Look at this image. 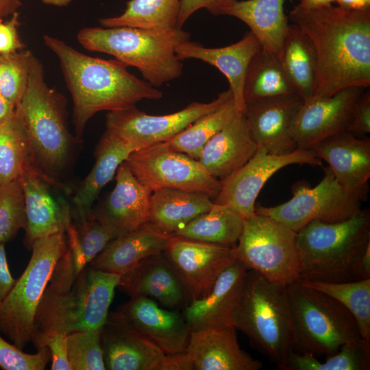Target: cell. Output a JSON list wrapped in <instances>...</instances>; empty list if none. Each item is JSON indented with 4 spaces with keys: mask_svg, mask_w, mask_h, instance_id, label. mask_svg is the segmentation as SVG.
<instances>
[{
    "mask_svg": "<svg viewBox=\"0 0 370 370\" xmlns=\"http://www.w3.org/2000/svg\"><path fill=\"white\" fill-rule=\"evenodd\" d=\"M289 18L308 38L316 54L312 97L369 87L370 10L351 11L332 5L306 10L295 5Z\"/></svg>",
    "mask_w": 370,
    "mask_h": 370,
    "instance_id": "1",
    "label": "cell"
},
{
    "mask_svg": "<svg viewBox=\"0 0 370 370\" xmlns=\"http://www.w3.org/2000/svg\"><path fill=\"white\" fill-rule=\"evenodd\" d=\"M43 41L60 61L73 101V123L79 140L96 113L125 110L142 100L163 97L162 92L130 73L128 66L116 59L91 57L49 35H45Z\"/></svg>",
    "mask_w": 370,
    "mask_h": 370,
    "instance_id": "2",
    "label": "cell"
},
{
    "mask_svg": "<svg viewBox=\"0 0 370 370\" xmlns=\"http://www.w3.org/2000/svg\"><path fill=\"white\" fill-rule=\"evenodd\" d=\"M121 277L89 265L75 276L59 260L38 306L32 341L53 331L102 330Z\"/></svg>",
    "mask_w": 370,
    "mask_h": 370,
    "instance_id": "3",
    "label": "cell"
},
{
    "mask_svg": "<svg viewBox=\"0 0 370 370\" xmlns=\"http://www.w3.org/2000/svg\"><path fill=\"white\" fill-rule=\"evenodd\" d=\"M44 74L42 64L34 56L28 85L15 114L26 133L36 169L63 183L78 139L67 126L64 97L48 86Z\"/></svg>",
    "mask_w": 370,
    "mask_h": 370,
    "instance_id": "4",
    "label": "cell"
},
{
    "mask_svg": "<svg viewBox=\"0 0 370 370\" xmlns=\"http://www.w3.org/2000/svg\"><path fill=\"white\" fill-rule=\"evenodd\" d=\"M299 280L345 282L359 280V266L370 245L368 208L343 221L314 220L297 232Z\"/></svg>",
    "mask_w": 370,
    "mask_h": 370,
    "instance_id": "5",
    "label": "cell"
},
{
    "mask_svg": "<svg viewBox=\"0 0 370 370\" xmlns=\"http://www.w3.org/2000/svg\"><path fill=\"white\" fill-rule=\"evenodd\" d=\"M77 39L88 51L111 55L127 66L136 67L144 80L158 88L182 75L183 64L175 50L190 40V34L177 27H94L79 30Z\"/></svg>",
    "mask_w": 370,
    "mask_h": 370,
    "instance_id": "6",
    "label": "cell"
},
{
    "mask_svg": "<svg viewBox=\"0 0 370 370\" xmlns=\"http://www.w3.org/2000/svg\"><path fill=\"white\" fill-rule=\"evenodd\" d=\"M232 325L242 331L251 346L278 367L293 350L286 286L247 270Z\"/></svg>",
    "mask_w": 370,
    "mask_h": 370,
    "instance_id": "7",
    "label": "cell"
},
{
    "mask_svg": "<svg viewBox=\"0 0 370 370\" xmlns=\"http://www.w3.org/2000/svg\"><path fill=\"white\" fill-rule=\"evenodd\" d=\"M286 288L294 351L330 356L343 344L362 338L352 314L335 299L299 280Z\"/></svg>",
    "mask_w": 370,
    "mask_h": 370,
    "instance_id": "8",
    "label": "cell"
},
{
    "mask_svg": "<svg viewBox=\"0 0 370 370\" xmlns=\"http://www.w3.org/2000/svg\"><path fill=\"white\" fill-rule=\"evenodd\" d=\"M30 260L0 305V334L23 349L32 341L38 306L59 260L66 249L65 233L36 240Z\"/></svg>",
    "mask_w": 370,
    "mask_h": 370,
    "instance_id": "9",
    "label": "cell"
},
{
    "mask_svg": "<svg viewBox=\"0 0 370 370\" xmlns=\"http://www.w3.org/2000/svg\"><path fill=\"white\" fill-rule=\"evenodd\" d=\"M234 250L247 270L284 286L299 280L297 233L270 217L256 213L245 219Z\"/></svg>",
    "mask_w": 370,
    "mask_h": 370,
    "instance_id": "10",
    "label": "cell"
},
{
    "mask_svg": "<svg viewBox=\"0 0 370 370\" xmlns=\"http://www.w3.org/2000/svg\"><path fill=\"white\" fill-rule=\"evenodd\" d=\"M323 171V177L314 187L305 181L297 182L291 187L290 200L272 207L258 205L255 212L270 217L296 233L314 220L337 223L358 212L360 201L338 182L329 167Z\"/></svg>",
    "mask_w": 370,
    "mask_h": 370,
    "instance_id": "11",
    "label": "cell"
},
{
    "mask_svg": "<svg viewBox=\"0 0 370 370\" xmlns=\"http://www.w3.org/2000/svg\"><path fill=\"white\" fill-rule=\"evenodd\" d=\"M137 180L151 192L173 188L214 199L221 183L197 159L166 148L162 143L135 151L124 162Z\"/></svg>",
    "mask_w": 370,
    "mask_h": 370,
    "instance_id": "12",
    "label": "cell"
},
{
    "mask_svg": "<svg viewBox=\"0 0 370 370\" xmlns=\"http://www.w3.org/2000/svg\"><path fill=\"white\" fill-rule=\"evenodd\" d=\"M234 99L228 90L208 103L192 102L177 112L164 115H150L136 106L108 112L106 131L131 145L136 151L169 140L202 116Z\"/></svg>",
    "mask_w": 370,
    "mask_h": 370,
    "instance_id": "13",
    "label": "cell"
},
{
    "mask_svg": "<svg viewBox=\"0 0 370 370\" xmlns=\"http://www.w3.org/2000/svg\"><path fill=\"white\" fill-rule=\"evenodd\" d=\"M295 164L322 166V161L310 149L273 154L258 147L243 166L221 181V190L213 203L227 205L245 219L250 218L256 214V199L267 181L278 171Z\"/></svg>",
    "mask_w": 370,
    "mask_h": 370,
    "instance_id": "14",
    "label": "cell"
},
{
    "mask_svg": "<svg viewBox=\"0 0 370 370\" xmlns=\"http://www.w3.org/2000/svg\"><path fill=\"white\" fill-rule=\"evenodd\" d=\"M18 180L25 198V247L31 248L40 238L65 233L73 219V207L65 196L66 185L49 178L35 166L26 170Z\"/></svg>",
    "mask_w": 370,
    "mask_h": 370,
    "instance_id": "15",
    "label": "cell"
},
{
    "mask_svg": "<svg viewBox=\"0 0 370 370\" xmlns=\"http://www.w3.org/2000/svg\"><path fill=\"white\" fill-rule=\"evenodd\" d=\"M107 321L137 332L166 355L181 354L187 348L190 330L182 313L162 308L149 297H131L109 314Z\"/></svg>",
    "mask_w": 370,
    "mask_h": 370,
    "instance_id": "16",
    "label": "cell"
},
{
    "mask_svg": "<svg viewBox=\"0 0 370 370\" xmlns=\"http://www.w3.org/2000/svg\"><path fill=\"white\" fill-rule=\"evenodd\" d=\"M163 253L180 275L191 300L204 297L221 273L236 259L234 247L175 234Z\"/></svg>",
    "mask_w": 370,
    "mask_h": 370,
    "instance_id": "17",
    "label": "cell"
},
{
    "mask_svg": "<svg viewBox=\"0 0 370 370\" xmlns=\"http://www.w3.org/2000/svg\"><path fill=\"white\" fill-rule=\"evenodd\" d=\"M309 149L324 160L338 182L360 201L368 197L370 178V138L342 131L313 145Z\"/></svg>",
    "mask_w": 370,
    "mask_h": 370,
    "instance_id": "18",
    "label": "cell"
},
{
    "mask_svg": "<svg viewBox=\"0 0 370 370\" xmlns=\"http://www.w3.org/2000/svg\"><path fill=\"white\" fill-rule=\"evenodd\" d=\"M365 89L350 87L330 97H312L304 101L293 127L297 148L309 149L323 138L345 131L354 104Z\"/></svg>",
    "mask_w": 370,
    "mask_h": 370,
    "instance_id": "19",
    "label": "cell"
},
{
    "mask_svg": "<svg viewBox=\"0 0 370 370\" xmlns=\"http://www.w3.org/2000/svg\"><path fill=\"white\" fill-rule=\"evenodd\" d=\"M303 102L297 94H293L246 103L245 114L258 147L273 154L298 149L293 127Z\"/></svg>",
    "mask_w": 370,
    "mask_h": 370,
    "instance_id": "20",
    "label": "cell"
},
{
    "mask_svg": "<svg viewBox=\"0 0 370 370\" xmlns=\"http://www.w3.org/2000/svg\"><path fill=\"white\" fill-rule=\"evenodd\" d=\"M232 326L190 330L184 352L187 370H259L260 361L253 358L238 344Z\"/></svg>",
    "mask_w": 370,
    "mask_h": 370,
    "instance_id": "21",
    "label": "cell"
},
{
    "mask_svg": "<svg viewBox=\"0 0 370 370\" xmlns=\"http://www.w3.org/2000/svg\"><path fill=\"white\" fill-rule=\"evenodd\" d=\"M151 194L123 162L116 171L114 189L93 212L116 238L149 223Z\"/></svg>",
    "mask_w": 370,
    "mask_h": 370,
    "instance_id": "22",
    "label": "cell"
},
{
    "mask_svg": "<svg viewBox=\"0 0 370 370\" xmlns=\"http://www.w3.org/2000/svg\"><path fill=\"white\" fill-rule=\"evenodd\" d=\"M163 252L140 261L132 270L121 275L117 288L131 297L152 299L166 308L184 309L191 301L190 295Z\"/></svg>",
    "mask_w": 370,
    "mask_h": 370,
    "instance_id": "23",
    "label": "cell"
},
{
    "mask_svg": "<svg viewBox=\"0 0 370 370\" xmlns=\"http://www.w3.org/2000/svg\"><path fill=\"white\" fill-rule=\"evenodd\" d=\"M246 272L243 264L236 259L221 273L204 297L189 302L182 314L190 330L232 325Z\"/></svg>",
    "mask_w": 370,
    "mask_h": 370,
    "instance_id": "24",
    "label": "cell"
},
{
    "mask_svg": "<svg viewBox=\"0 0 370 370\" xmlns=\"http://www.w3.org/2000/svg\"><path fill=\"white\" fill-rule=\"evenodd\" d=\"M261 49L256 37L247 32L238 42L230 45L210 48L190 40L180 44L175 50L177 58L197 59L220 71L227 78L233 94L235 106L239 112H245L243 86L249 64Z\"/></svg>",
    "mask_w": 370,
    "mask_h": 370,
    "instance_id": "25",
    "label": "cell"
},
{
    "mask_svg": "<svg viewBox=\"0 0 370 370\" xmlns=\"http://www.w3.org/2000/svg\"><path fill=\"white\" fill-rule=\"evenodd\" d=\"M101 338L106 369L170 370V356L130 329L107 321Z\"/></svg>",
    "mask_w": 370,
    "mask_h": 370,
    "instance_id": "26",
    "label": "cell"
},
{
    "mask_svg": "<svg viewBox=\"0 0 370 370\" xmlns=\"http://www.w3.org/2000/svg\"><path fill=\"white\" fill-rule=\"evenodd\" d=\"M257 149L245 112H238L204 145L197 160L210 175L221 181L243 166Z\"/></svg>",
    "mask_w": 370,
    "mask_h": 370,
    "instance_id": "27",
    "label": "cell"
},
{
    "mask_svg": "<svg viewBox=\"0 0 370 370\" xmlns=\"http://www.w3.org/2000/svg\"><path fill=\"white\" fill-rule=\"evenodd\" d=\"M174 235L149 223L111 240L89 267L123 275L144 258L164 251Z\"/></svg>",
    "mask_w": 370,
    "mask_h": 370,
    "instance_id": "28",
    "label": "cell"
},
{
    "mask_svg": "<svg viewBox=\"0 0 370 370\" xmlns=\"http://www.w3.org/2000/svg\"><path fill=\"white\" fill-rule=\"evenodd\" d=\"M284 0H227L221 14L245 23L259 41L261 48L280 60L288 27L284 11Z\"/></svg>",
    "mask_w": 370,
    "mask_h": 370,
    "instance_id": "29",
    "label": "cell"
},
{
    "mask_svg": "<svg viewBox=\"0 0 370 370\" xmlns=\"http://www.w3.org/2000/svg\"><path fill=\"white\" fill-rule=\"evenodd\" d=\"M135 151L131 145L105 132L96 148L95 162L72 199L76 222L92 213V204L101 190L111 181L119 166Z\"/></svg>",
    "mask_w": 370,
    "mask_h": 370,
    "instance_id": "30",
    "label": "cell"
},
{
    "mask_svg": "<svg viewBox=\"0 0 370 370\" xmlns=\"http://www.w3.org/2000/svg\"><path fill=\"white\" fill-rule=\"evenodd\" d=\"M208 196L173 188L152 192L149 223L157 229L175 234L197 216L210 209Z\"/></svg>",
    "mask_w": 370,
    "mask_h": 370,
    "instance_id": "31",
    "label": "cell"
},
{
    "mask_svg": "<svg viewBox=\"0 0 370 370\" xmlns=\"http://www.w3.org/2000/svg\"><path fill=\"white\" fill-rule=\"evenodd\" d=\"M245 218L232 208L213 203L175 234L201 242L234 247L242 233Z\"/></svg>",
    "mask_w": 370,
    "mask_h": 370,
    "instance_id": "32",
    "label": "cell"
},
{
    "mask_svg": "<svg viewBox=\"0 0 370 370\" xmlns=\"http://www.w3.org/2000/svg\"><path fill=\"white\" fill-rule=\"evenodd\" d=\"M297 94L280 59L262 48L251 59L245 78V104Z\"/></svg>",
    "mask_w": 370,
    "mask_h": 370,
    "instance_id": "33",
    "label": "cell"
},
{
    "mask_svg": "<svg viewBox=\"0 0 370 370\" xmlns=\"http://www.w3.org/2000/svg\"><path fill=\"white\" fill-rule=\"evenodd\" d=\"M280 62L297 95L304 101L311 99L316 75V54L308 38L293 23L288 25Z\"/></svg>",
    "mask_w": 370,
    "mask_h": 370,
    "instance_id": "34",
    "label": "cell"
},
{
    "mask_svg": "<svg viewBox=\"0 0 370 370\" xmlns=\"http://www.w3.org/2000/svg\"><path fill=\"white\" fill-rule=\"evenodd\" d=\"M66 256L77 275L114 238L110 230L92 213L84 219L70 223L66 232Z\"/></svg>",
    "mask_w": 370,
    "mask_h": 370,
    "instance_id": "35",
    "label": "cell"
},
{
    "mask_svg": "<svg viewBox=\"0 0 370 370\" xmlns=\"http://www.w3.org/2000/svg\"><path fill=\"white\" fill-rule=\"evenodd\" d=\"M180 5V0H130L120 15L101 18L99 23L103 27L175 29Z\"/></svg>",
    "mask_w": 370,
    "mask_h": 370,
    "instance_id": "36",
    "label": "cell"
},
{
    "mask_svg": "<svg viewBox=\"0 0 370 370\" xmlns=\"http://www.w3.org/2000/svg\"><path fill=\"white\" fill-rule=\"evenodd\" d=\"M278 368L283 370H369L370 341L360 338L347 342L338 352L327 356L324 362L309 353L292 350Z\"/></svg>",
    "mask_w": 370,
    "mask_h": 370,
    "instance_id": "37",
    "label": "cell"
},
{
    "mask_svg": "<svg viewBox=\"0 0 370 370\" xmlns=\"http://www.w3.org/2000/svg\"><path fill=\"white\" fill-rule=\"evenodd\" d=\"M239 112L234 99L193 123L162 144L167 149L198 159L204 145Z\"/></svg>",
    "mask_w": 370,
    "mask_h": 370,
    "instance_id": "38",
    "label": "cell"
},
{
    "mask_svg": "<svg viewBox=\"0 0 370 370\" xmlns=\"http://www.w3.org/2000/svg\"><path fill=\"white\" fill-rule=\"evenodd\" d=\"M299 280L345 306L356 319L361 337L370 341V278L345 282Z\"/></svg>",
    "mask_w": 370,
    "mask_h": 370,
    "instance_id": "39",
    "label": "cell"
},
{
    "mask_svg": "<svg viewBox=\"0 0 370 370\" xmlns=\"http://www.w3.org/2000/svg\"><path fill=\"white\" fill-rule=\"evenodd\" d=\"M34 166L26 133L14 113L0 126V184L18 180Z\"/></svg>",
    "mask_w": 370,
    "mask_h": 370,
    "instance_id": "40",
    "label": "cell"
},
{
    "mask_svg": "<svg viewBox=\"0 0 370 370\" xmlns=\"http://www.w3.org/2000/svg\"><path fill=\"white\" fill-rule=\"evenodd\" d=\"M34 57L26 49L1 55L0 94L15 108L26 91Z\"/></svg>",
    "mask_w": 370,
    "mask_h": 370,
    "instance_id": "41",
    "label": "cell"
},
{
    "mask_svg": "<svg viewBox=\"0 0 370 370\" xmlns=\"http://www.w3.org/2000/svg\"><path fill=\"white\" fill-rule=\"evenodd\" d=\"M101 330L74 332L67 334V358L71 370H105Z\"/></svg>",
    "mask_w": 370,
    "mask_h": 370,
    "instance_id": "42",
    "label": "cell"
},
{
    "mask_svg": "<svg viewBox=\"0 0 370 370\" xmlns=\"http://www.w3.org/2000/svg\"><path fill=\"white\" fill-rule=\"evenodd\" d=\"M25 225V198L20 181L0 184V243L13 239Z\"/></svg>",
    "mask_w": 370,
    "mask_h": 370,
    "instance_id": "43",
    "label": "cell"
},
{
    "mask_svg": "<svg viewBox=\"0 0 370 370\" xmlns=\"http://www.w3.org/2000/svg\"><path fill=\"white\" fill-rule=\"evenodd\" d=\"M51 360L45 347L36 354H27L0 334V369L3 370H43Z\"/></svg>",
    "mask_w": 370,
    "mask_h": 370,
    "instance_id": "44",
    "label": "cell"
},
{
    "mask_svg": "<svg viewBox=\"0 0 370 370\" xmlns=\"http://www.w3.org/2000/svg\"><path fill=\"white\" fill-rule=\"evenodd\" d=\"M67 334L53 331L42 334L32 341L39 349L47 347L50 352L52 370H71L66 349Z\"/></svg>",
    "mask_w": 370,
    "mask_h": 370,
    "instance_id": "45",
    "label": "cell"
},
{
    "mask_svg": "<svg viewBox=\"0 0 370 370\" xmlns=\"http://www.w3.org/2000/svg\"><path fill=\"white\" fill-rule=\"evenodd\" d=\"M345 131L357 136L365 137L370 132V91L365 88L355 101L351 119Z\"/></svg>",
    "mask_w": 370,
    "mask_h": 370,
    "instance_id": "46",
    "label": "cell"
},
{
    "mask_svg": "<svg viewBox=\"0 0 370 370\" xmlns=\"http://www.w3.org/2000/svg\"><path fill=\"white\" fill-rule=\"evenodd\" d=\"M20 25L19 14L14 12L8 20H0V54L12 53L23 49L18 27Z\"/></svg>",
    "mask_w": 370,
    "mask_h": 370,
    "instance_id": "47",
    "label": "cell"
},
{
    "mask_svg": "<svg viewBox=\"0 0 370 370\" xmlns=\"http://www.w3.org/2000/svg\"><path fill=\"white\" fill-rule=\"evenodd\" d=\"M227 0H180L177 27L182 28L188 18L196 11L204 8L213 15L221 14Z\"/></svg>",
    "mask_w": 370,
    "mask_h": 370,
    "instance_id": "48",
    "label": "cell"
},
{
    "mask_svg": "<svg viewBox=\"0 0 370 370\" xmlns=\"http://www.w3.org/2000/svg\"><path fill=\"white\" fill-rule=\"evenodd\" d=\"M16 279L10 270L5 244L0 243V305L12 288Z\"/></svg>",
    "mask_w": 370,
    "mask_h": 370,
    "instance_id": "49",
    "label": "cell"
},
{
    "mask_svg": "<svg viewBox=\"0 0 370 370\" xmlns=\"http://www.w3.org/2000/svg\"><path fill=\"white\" fill-rule=\"evenodd\" d=\"M338 6L351 11L370 10V0H335Z\"/></svg>",
    "mask_w": 370,
    "mask_h": 370,
    "instance_id": "50",
    "label": "cell"
},
{
    "mask_svg": "<svg viewBox=\"0 0 370 370\" xmlns=\"http://www.w3.org/2000/svg\"><path fill=\"white\" fill-rule=\"evenodd\" d=\"M21 5V0H0V20L18 12Z\"/></svg>",
    "mask_w": 370,
    "mask_h": 370,
    "instance_id": "51",
    "label": "cell"
},
{
    "mask_svg": "<svg viewBox=\"0 0 370 370\" xmlns=\"http://www.w3.org/2000/svg\"><path fill=\"white\" fill-rule=\"evenodd\" d=\"M15 108L0 94V126L14 116Z\"/></svg>",
    "mask_w": 370,
    "mask_h": 370,
    "instance_id": "52",
    "label": "cell"
},
{
    "mask_svg": "<svg viewBox=\"0 0 370 370\" xmlns=\"http://www.w3.org/2000/svg\"><path fill=\"white\" fill-rule=\"evenodd\" d=\"M370 278V245L366 249L359 266V280Z\"/></svg>",
    "mask_w": 370,
    "mask_h": 370,
    "instance_id": "53",
    "label": "cell"
},
{
    "mask_svg": "<svg viewBox=\"0 0 370 370\" xmlns=\"http://www.w3.org/2000/svg\"><path fill=\"white\" fill-rule=\"evenodd\" d=\"M334 1L335 0H300L297 5L302 9L313 10L332 5Z\"/></svg>",
    "mask_w": 370,
    "mask_h": 370,
    "instance_id": "54",
    "label": "cell"
},
{
    "mask_svg": "<svg viewBox=\"0 0 370 370\" xmlns=\"http://www.w3.org/2000/svg\"><path fill=\"white\" fill-rule=\"evenodd\" d=\"M42 3L56 6V7H64L69 5L73 0H39Z\"/></svg>",
    "mask_w": 370,
    "mask_h": 370,
    "instance_id": "55",
    "label": "cell"
},
{
    "mask_svg": "<svg viewBox=\"0 0 370 370\" xmlns=\"http://www.w3.org/2000/svg\"><path fill=\"white\" fill-rule=\"evenodd\" d=\"M0 57H1V54H0Z\"/></svg>",
    "mask_w": 370,
    "mask_h": 370,
    "instance_id": "56",
    "label": "cell"
}]
</instances>
